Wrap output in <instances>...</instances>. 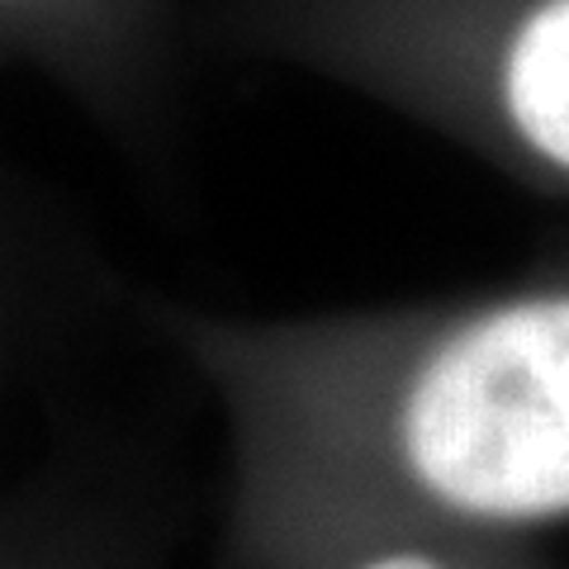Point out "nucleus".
<instances>
[{
  "label": "nucleus",
  "instance_id": "obj_5",
  "mask_svg": "<svg viewBox=\"0 0 569 569\" xmlns=\"http://www.w3.org/2000/svg\"><path fill=\"white\" fill-rule=\"evenodd\" d=\"M0 569H162L148 498L96 441H48L0 475Z\"/></svg>",
  "mask_w": 569,
  "mask_h": 569
},
{
  "label": "nucleus",
  "instance_id": "obj_6",
  "mask_svg": "<svg viewBox=\"0 0 569 569\" xmlns=\"http://www.w3.org/2000/svg\"><path fill=\"white\" fill-rule=\"evenodd\" d=\"M337 569H451L447 560H437L432 550L422 546H370V550H356Z\"/></svg>",
  "mask_w": 569,
  "mask_h": 569
},
{
  "label": "nucleus",
  "instance_id": "obj_4",
  "mask_svg": "<svg viewBox=\"0 0 569 569\" xmlns=\"http://www.w3.org/2000/svg\"><path fill=\"white\" fill-rule=\"evenodd\" d=\"M114 299L77 223L0 148V418L33 403Z\"/></svg>",
  "mask_w": 569,
  "mask_h": 569
},
{
  "label": "nucleus",
  "instance_id": "obj_3",
  "mask_svg": "<svg viewBox=\"0 0 569 569\" xmlns=\"http://www.w3.org/2000/svg\"><path fill=\"white\" fill-rule=\"evenodd\" d=\"M186 0H0V67L43 77L123 142H148L181 77Z\"/></svg>",
  "mask_w": 569,
  "mask_h": 569
},
{
  "label": "nucleus",
  "instance_id": "obj_1",
  "mask_svg": "<svg viewBox=\"0 0 569 569\" xmlns=\"http://www.w3.org/2000/svg\"><path fill=\"white\" fill-rule=\"evenodd\" d=\"M142 318L223 395L257 489L389 479L470 522L569 518V284L432 318Z\"/></svg>",
  "mask_w": 569,
  "mask_h": 569
},
{
  "label": "nucleus",
  "instance_id": "obj_2",
  "mask_svg": "<svg viewBox=\"0 0 569 569\" xmlns=\"http://www.w3.org/2000/svg\"><path fill=\"white\" fill-rule=\"evenodd\" d=\"M200 20L569 190V0H204Z\"/></svg>",
  "mask_w": 569,
  "mask_h": 569
}]
</instances>
